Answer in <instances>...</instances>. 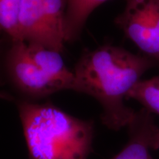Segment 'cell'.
<instances>
[{
	"label": "cell",
	"instance_id": "6da1fadb",
	"mask_svg": "<svg viewBox=\"0 0 159 159\" xmlns=\"http://www.w3.org/2000/svg\"><path fill=\"white\" fill-rule=\"evenodd\" d=\"M155 65L144 55L114 46H102L85 52L75 66L76 91L96 99L102 108L103 124L119 130L128 127L136 114L125 104V99L145 71Z\"/></svg>",
	"mask_w": 159,
	"mask_h": 159
},
{
	"label": "cell",
	"instance_id": "7a4b0ae2",
	"mask_svg": "<svg viewBox=\"0 0 159 159\" xmlns=\"http://www.w3.org/2000/svg\"><path fill=\"white\" fill-rule=\"evenodd\" d=\"M30 159H87L94 122L71 116L51 103H18Z\"/></svg>",
	"mask_w": 159,
	"mask_h": 159
},
{
	"label": "cell",
	"instance_id": "3957f363",
	"mask_svg": "<svg viewBox=\"0 0 159 159\" xmlns=\"http://www.w3.org/2000/svg\"><path fill=\"white\" fill-rule=\"evenodd\" d=\"M7 38V41L0 42V79H5L21 94L33 99L64 90L33 57L28 43Z\"/></svg>",
	"mask_w": 159,
	"mask_h": 159
},
{
	"label": "cell",
	"instance_id": "277c9868",
	"mask_svg": "<svg viewBox=\"0 0 159 159\" xmlns=\"http://www.w3.org/2000/svg\"><path fill=\"white\" fill-rule=\"evenodd\" d=\"M115 23L144 56L159 66V0H127Z\"/></svg>",
	"mask_w": 159,
	"mask_h": 159
},
{
	"label": "cell",
	"instance_id": "5b68a950",
	"mask_svg": "<svg viewBox=\"0 0 159 159\" xmlns=\"http://www.w3.org/2000/svg\"><path fill=\"white\" fill-rule=\"evenodd\" d=\"M19 40L61 52L63 44L53 36L47 25L42 0H21L19 15Z\"/></svg>",
	"mask_w": 159,
	"mask_h": 159
},
{
	"label": "cell",
	"instance_id": "8992f818",
	"mask_svg": "<svg viewBox=\"0 0 159 159\" xmlns=\"http://www.w3.org/2000/svg\"><path fill=\"white\" fill-rule=\"evenodd\" d=\"M128 127V143L111 159H153L150 151L151 149L156 150V139L159 128L152 114L144 108L136 111Z\"/></svg>",
	"mask_w": 159,
	"mask_h": 159
},
{
	"label": "cell",
	"instance_id": "52a82bcc",
	"mask_svg": "<svg viewBox=\"0 0 159 159\" xmlns=\"http://www.w3.org/2000/svg\"><path fill=\"white\" fill-rule=\"evenodd\" d=\"M106 1L108 0H67L65 41L76 39L91 13Z\"/></svg>",
	"mask_w": 159,
	"mask_h": 159
},
{
	"label": "cell",
	"instance_id": "ba28073f",
	"mask_svg": "<svg viewBox=\"0 0 159 159\" xmlns=\"http://www.w3.org/2000/svg\"><path fill=\"white\" fill-rule=\"evenodd\" d=\"M143 105L151 114L159 115V75L148 80H141L128 95Z\"/></svg>",
	"mask_w": 159,
	"mask_h": 159
},
{
	"label": "cell",
	"instance_id": "9c48e42d",
	"mask_svg": "<svg viewBox=\"0 0 159 159\" xmlns=\"http://www.w3.org/2000/svg\"><path fill=\"white\" fill-rule=\"evenodd\" d=\"M42 5L49 30L57 41L64 44L66 27L64 0H42Z\"/></svg>",
	"mask_w": 159,
	"mask_h": 159
},
{
	"label": "cell",
	"instance_id": "30bf717a",
	"mask_svg": "<svg viewBox=\"0 0 159 159\" xmlns=\"http://www.w3.org/2000/svg\"><path fill=\"white\" fill-rule=\"evenodd\" d=\"M21 0H0V35L19 39V15Z\"/></svg>",
	"mask_w": 159,
	"mask_h": 159
},
{
	"label": "cell",
	"instance_id": "8fae6325",
	"mask_svg": "<svg viewBox=\"0 0 159 159\" xmlns=\"http://www.w3.org/2000/svg\"><path fill=\"white\" fill-rule=\"evenodd\" d=\"M0 99H5V100L12 101L13 100V97L11 94L7 93V91H0Z\"/></svg>",
	"mask_w": 159,
	"mask_h": 159
},
{
	"label": "cell",
	"instance_id": "7c38bea8",
	"mask_svg": "<svg viewBox=\"0 0 159 159\" xmlns=\"http://www.w3.org/2000/svg\"><path fill=\"white\" fill-rule=\"evenodd\" d=\"M157 149H159V130L156 139V150H157Z\"/></svg>",
	"mask_w": 159,
	"mask_h": 159
}]
</instances>
